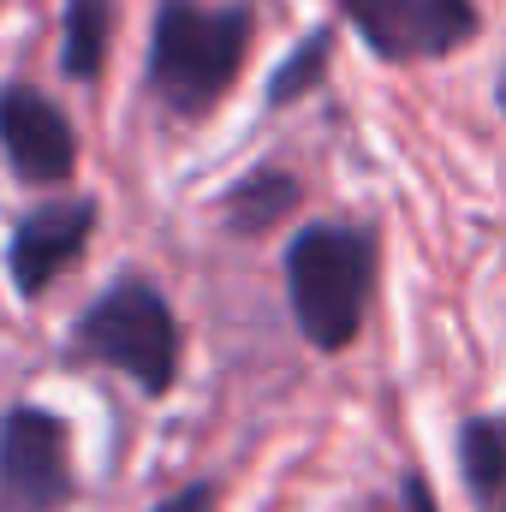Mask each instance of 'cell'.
I'll use <instances>...</instances> for the list:
<instances>
[{
  "instance_id": "14",
  "label": "cell",
  "mask_w": 506,
  "mask_h": 512,
  "mask_svg": "<svg viewBox=\"0 0 506 512\" xmlns=\"http://www.w3.org/2000/svg\"><path fill=\"white\" fill-rule=\"evenodd\" d=\"M495 102H501V114H506V66H501V78H495Z\"/></svg>"
},
{
  "instance_id": "8",
  "label": "cell",
  "mask_w": 506,
  "mask_h": 512,
  "mask_svg": "<svg viewBox=\"0 0 506 512\" xmlns=\"http://www.w3.org/2000/svg\"><path fill=\"white\" fill-rule=\"evenodd\" d=\"M298 179L292 173H280V167H256L245 173L227 197H221V221L239 233V239H262V233H274L292 209H298Z\"/></svg>"
},
{
  "instance_id": "11",
  "label": "cell",
  "mask_w": 506,
  "mask_h": 512,
  "mask_svg": "<svg viewBox=\"0 0 506 512\" xmlns=\"http://www.w3.org/2000/svg\"><path fill=\"white\" fill-rule=\"evenodd\" d=\"M328 48H334V30H310V36L286 54V66L274 72V84H268V108H286V102L310 96V90L322 84V72H328Z\"/></svg>"
},
{
  "instance_id": "4",
  "label": "cell",
  "mask_w": 506,
  "mask_h": 512,
  "mask_svg": "<svg viewBox=\"0 0 506 512\" xmlns=\"http://www.w3.org/2000/svg\"><path fill=\"white\" fill-rule=\"evenodd\" d=\"M0 501L12 512H66L78 501L72 429L48 405H12L0 417Z\"/></svg>"
},
{
  "instance_id": "5",
  "label": "cell",
  "mask_w": 506,
  "mask_h": 512,
  "mask_svg": "<svg viewBox=\"0 0 506 512\" xmlns=\"http://www.w3.org/2000/svg\"><path fill=\"white\" fill-rule=\"evenodd\" d=\"M346 24L376 60H441L477 36V0H340Z\"/></svg>"
},
{
  "instance_id": "6",
  "label": "cell",
  "mask_w": 506,
  "mask_h": 512,
  "mask_svg": "<svg viewBox=\"0 0 506 512\" xmlns=\"http://www.w3.org/2000/svg\"><path fill=\"white\" fill-rule=\"evenodd\" d=\"M96 233V203L90 197H66V203H42L30 209L12 239H6V274L18 298H42L78 256L90 251Z\"/></svg>"
},
{
  "instance_id": "1",
  "label": "cell",
  "mask_w": 506,
  "mask_h": 512,
  "mask_svg": "<svg viewBox=\"0 0 506 512\" xmlns=\"http://www.w3.org/2000/svg\"><path fill=\"white\" fill-rule=\"evenodd\" d=\"M256 36L251 0L203 6V0H161L149 36V90L167 114L203 120L245 72Z\"/></svg>"
},
{
  "instance_id": "7",
  "label": "cell",
  "mask_w": 506,
  "mask_h": 512,
  "mask_svg": "<svg viewBox=\"0 0 506 512\" xmlns=\"http://www.w3.org/2000/svg\"><path fill=\"white\" fill-rule=\"evenodd\" d=\"M0 149H6L12 173L30 185H66L78 173V131L30 84L0 90Z\"/></svg>"
},
{
  "instance_id": "10",
  "label": "cell",
  "mask_w": 506,
  "mask_h": 512,
  "mask_svg": "<svg viewBox=\"0 0 506 512\" xmlns=\"http://www.w3.org/2000/svg\"><path fill=\"white\" fill-rule=\"evenodd\" d=\"M108 36H114V0H66L60 72L78 84H96L108 66Z\"/></svg>"
},
{
  "instance_id": "2",
  "label": "cell",
  "mask_w": 506,
  "mask_h": 512,
  "mask_svg": "<svg viewBox=\"0 0 506 512\" xmlns=\"http://www.w3.org/2000/svg\"><path fill=\"white\" fill-rule=\"evenodd\" d=\"M381 239L352 221H310L286 245V304L316 352H346L364 334Z\"/></svg>"
},
{
  "instance_id": "3",
  "label": "cell",
  "mask_w": 506,
  "mask_h": 512,
  "mask_svg": "<svg viewBox=\"0 0 506 512\" xmlns=\"http://www.w3.org/2000/svg\"><path fill=\"white\" fill-rule=\"evenodd\" d=\"M66 352L78 364L120 370L149 399H161L179 382L185 334H179V316H173V304L161 298V286L149 274H114V286L72 322Z\"/></svg>"
},
{
  "instance_id": "9",
  "label": "cell",
  "mask_w": 506,
  "mask_h": 512,
  "mask_svg": "<svg viewBox=\"0 0 506 512\" xmlns=\"http://www.w3.org/2000/svg\"><path fill=\"white\" fill-rule=\"evenodd\" d=\"M459 471L477 512H506V417H465Z\"/></svg>"
},
{
  "instance_id": "13",
  "label": "cell",
  "mask_w": 506,
  "mask_h": 512,
  "mask_svg": "<svg viewBox=\"0 0 506 512\" xmlns=\"http://www.w3.org/2000/svg\"><path fill=\"white\" fill-rule=\"evenodd\" d=\"M399 507L405 512H441V501H435V489H429L423 471H405L399 477Z\"/></svg>"
},
{
  "instance_id": "12",
  "label": "cell",
  "mask_w": 506,
  "mask_h": 512,
  "mask_svg": "<svg viewBox=\"0 0 506 512\" xmlns=\"http://www.w3.org/2000/svg\"><path fill=\"white\" fill-rule=\"evenodd\" d=\"M215 483H185V489H173L167 501H155L149 512H215Z\"/></svg>"
}]
</instances>
